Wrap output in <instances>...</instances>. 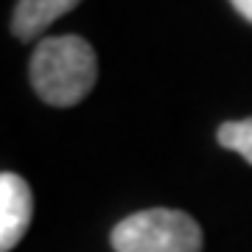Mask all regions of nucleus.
I'll use <instances>...</instances> for the list:
<instances>
[{
  "label": "nucleus",
  "instance_id": "6",
  "mask_svg": "<svg viewBox=\"0 0 252 252\" xmlns=\"http://www.w3.org/2000/svg\"><path fill=\"white\" fill-rule=\"evenodd\" d=\"M230 3L235 6V11H238L244 20H250L252 23V0H230Z\"/></svg>",
  "mask_w": 252,
  "mask_h": 252
},
{
  "label": "nucleus",
  "instance_id": "1",
  "mask_svg": "<svg viewBox=\"0 0 252 252\" xmlns=\"http://www.w3.org/2000/svg\"><path fill=\"white\" fill-rule=\"evenodd\" d=\"M31 84L51 107H76L90 95L98 79V59L87 39L76 34L48 36L31 56Z\"/></svg>",
  "mask_w": 252,
  "mask_h": 252
},
{
  "label": "nucleus",
  "instance_id": "3",
  "mask_svg": "<svg viewBox=\"0 0 252 252\" xmlns=\"http://www.w3.org/2000/svg\"><path fill=\"white\" fill-rule=\"evenodd\" d=\"M34 216V196L20 174H0V252H11Z\"/></svg>",
  "mask_w": 252,
  "mask_h": 252
},
{
  "label": "nucleus",
  "instance_id": "2",
  "mask_svg": "<svg viewBox=\"0 0 252 252\" xmlns=\"http://www.w3.org/2000/svg\"><path fill=\"white\" fill-rule=\"evenodd\" d=\"M109 241L115 252H202V230L182 210L152 207L118 221Z\"/></svg>",
  "mask_w": 252,
  "mask_h": 252
},
{
  "label": "nucleus",
  "instance_id": "4",
  "mask_svg": "<svg viewBox=\"0 0 252 252\" xmlns=\"http://www.w3.org/2000/svg\"><path fill=\"white\" fill-rule=\"evenodd\" d=\"M79 3L81 0H20L11 14V31L17 39L31 42L48 26H54L62 14L73 11Z\"/></svg>",
  "mask_w": 252,
  "mask_h": 252
},
{
  "label": "nucleus",
  "instance_id": "5",
  "mask_svg": "<svg viewBox=\"0 0 252 252\" xmlns=\"http://www.w3.org/2000/svg\"><path fill=\"white\" fill-rule=\"evenodd\" d=\"M216 140H219V146H224L230 152L241 154L244 160L252 165V118L221 124L219 132H216Z\"/></svg>",
  "mask_w": 252,
  "mask_h": 252
}]
</instances>
